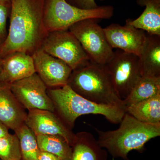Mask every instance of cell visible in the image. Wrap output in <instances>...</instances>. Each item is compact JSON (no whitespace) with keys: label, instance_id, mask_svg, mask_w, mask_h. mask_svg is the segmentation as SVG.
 Wrapping results in <instances>:
<instances>
[{"label":"cell","instance_id":"cell-1","mask_svg":"<svg viewBox=\"0 0 160 160\" xmlns=\"http://www.w3.org/2000/svg\"><path fill=\"white\" fill-rule=\"evenodd\" d=\"M118 129L103 131L93 127L98 134L97 142L115 158L128 160L132 150L142 152L150 140L160 136V123L148 124L125 113Z\"/></svg>","mask_w":160,"mask_h":160},{"label":"cell","instance_id":"cell-2","mask_svg":"<svg viewBox=\"0 0 160 160\" xmlns=\"http://www.w3.org/2000/svg\"><path fill=\"white\" fill-rule=\"evenodd\" d=\"M10 25L7 38L0 46V58L18 51H33L42 34L41 16L31 0H11Z\"/></svg>","mask_w":160,"mask_h":160},{"label":"cell","instance_id":"cell-3","mask_svg":"<svg viewBox=\"0 0 160 160\" xmlns=\"http://www.w3.org/2000/svg\"><path fill=\"white\" fill-rule=\"evenodd\" d=\"M47 93L54 105L55 113L71 129L77 119L82 115H101L110 122L119 124L126 113L122 108L91 102L78 94L68 85L47 89Z\"/></svg>","mask_w":160,"mask_h":160},{"label":"cell","instance_id":"cell-4","mask_svg":"<svg viewBox=\"0 0 160 160\" xmlns=\"http://www.w3.org/2000/svg\"><path fill=\"white\" fill-rule=\"evenodd\" d=\"M67 85L78 94L91 102L118 106L126 110L105 66L89 61L72 70Z\"/></svg>","mask_w":160,"mask_h":160},{"label":"cell","instance_id":"cell-5","mask_svg":"<svg viewBox=\"0 0 160 160\" xmlns=\"http://www.w3.org/2000/svg\"><path fill=\"white\" fill-rule=\"evenodd\" d=\"M113 13L114 9L111 6L85 9L72 6L66 0H50L43 26L49 32L68 30L72 26L82 20L109 19Z\"/></svg>","mask_w":160,"mask_h":160},{"label":"cell","instance_id":"cell-6","mask_svg":"<svg viewBox=\"0 0 160 160\" xmlns=\"http://www.w3.org/2000/svg\"><path fill=\"white\" fill-rule=\"evenodd\" d=\"M98 20H82L72 26L69 30L78 40L90 62L105 66L112 58L114 51Z\"/></svg>","mask_w":160,"mask_h":160},{"label":"cell","instance_id":"cell-7","mask_svg":"<svg viewBox=\"0 0 160 160\" xmlns=\"http://www.w3.org/2000/svg\"><path fill=\"white\" fill-rule=\"evenodd\" d=\"M105 66L118 95L125 99L142 77L139 57L117 49Z\"/></svg>","mask_w":160,"mask_h":160},{"label":"cell","instance_id":"cell-8","mask_svg":"<svg viewBox=\"0 0 160 160\" xmlns=\"http://www.w3.org/2000/svg\"><path fill=\"white\" fill-rule=\"evenodd\" d=\"M41 48L65 62L72 70L90 61L78 40L69 29L49 32Z\"/></svg>","mask_w":160,"mask_h":160},{"label":"cell","instance_id":"cell-9","mask_svg":"<svg viewBox=\"0 0 160 160\" xmlns=\"http://www.w3.org/2000/svg\"><path fill=\"white\" fill-rule=\"evenodd\" d=\"M14 96L25 109H39L54 112L53 103L47 93V86L36 72L10 85Z\"/></svg>","mask_w":160,"mask_h":160},{"label":"cell","instance_id":"cell-10","mask_svg":"<svg viewBox=\"0 0 160 160\" xmlns=\"http://www.w3.org/2000/svg\"><path fill=\"white\" fill-rule=\"evenodd\" d=\"M32 56L36 72L47 87L67 85L72 69L66 63L41 48L35 50Z\"/></svg>","mask_w":160,"mask_h":160},{"label":"cell","instance_id":"cell-11","mask_svg":"<svg viewBox=\"0 0 160 160\" xmlns=\"http://www.w3.org/2000/svg\"><path fill=\"white\" fill-rule=\"evenodd\" d=\"M25 124L36 136L39 134L61 136L65 138L71 147L76 140V134L54 112L42 109H29Z\"/></svg>","mask_w":160,"mask_h":160},{"label":"cell","instance_id":"cell-12","mask_svg":"<svg viewBox=\"0 0 160 160\" xmlns=\"http://www.w3.org/2000/svg\"><path fill=\"white\" fill-rule=\"evenodd\" d=\"M104 30L113 49L140 55L146 39V32L126 23L123 26L112 23L104 28Z\"/></svg>","mask_w":160,"mask_h":160},{"label":"cell","instance_id":"cell-13","mask_svg":"<svg viewBox=\"0 0 160 160\" xmlns=\"http://www.w3.org/2000/svg\"><path fill=\"white\" fill-rule=\"evenodd\" d=\"M35 72L32 56L24 52H15L2 58L0 83L10 85Z\"/></svg>","mask_w":160,"mask_h":160},{"label":"cell","instance_id":"cell-14","mask_svg":"<svg viewBox=\"0 0 160 160\" xmlns=\"http://www.w3.org/2000/svg\"><path fill=\"white\" fill-rule=\"evenodd\" d=\"M25 109L12 92L10 85L0 83V122L14 131L25 124Z\"/></svg>","mask_w":160,"mask_h":160},{"label":"cell","instance_id":"cell-15","mask_svg":"<svg viewBox=\"0 0 160 160\" xmlns=\"http://www.w3.org/2000/svg\"><path fill=\"white\" fill-rule=\"evenodd\" d=\"M138 57L142 76L160 77V36L146 32Z\"/></svg>","mask_w":160,"mask_h":160},{"label":"cell","instance_id":"cell-16","mask_svg":"<svg viewBox=\"0 0 160 160\" xmlns=\"http://www.w3.org/2000/svg\"><path fill=\"white\" fill-rule=\"evenodd\" d=\"M76 135L70 160H108L107 151L100 147L92 133L82 132Z\"/></svg>","mask_w":160,"mask_h":160},{"label":"cell","instance_id":"cell-17","mask_svg":"<svg viewBox=\"0 0 160 160\" xmlns=\"http://www.w3.org/2000/svg\"><path fill=\"white\" fill-rule=\"evenodd\" d=\"M138 5L145 9L135 19H128L126 23L147 33L160 36V0H137Z\"/></svg>","mask_w":160,"mask_h":160},{"label":"cell","instance_id":"cell-18","mask_svg":"<svg viewBox=\"0 0 160 160\" xmlns=\"http://www.w3.org/2000/svg\"><path fill=\"white\" fill-rule=\"evenodd\" d=\"M160 94V77L142 76L123 100L126 108Z\"/></svg>","mask_w":160,"mask_h":160},{"label":"cell","instance_id":"cell-19","mask_svg":"<svg viewBox=\"0 0 160 160\" xmlns=\"http://www.w3.org/2000/svg\"><path fill=\"white\" fill-rule=\"evenodd\" d=\"M126 112L142 122L160 123V94L126 107Z\"/></svg>","mask_w":160,"mask_h":160},{"label":"cell","instance_id":"cell-20","mask_svg":"<svg viewBox=\"0 0 160 160\" xmlns=\"http://www.w3.org/2000/svg\"><path fill=\"white\" fill-rule=\"evenodd\" d=\"M40 150L50 152L61 160H70L72 149L65 138L57 135L36 136Z\"/></svg>","mask_w":160,"mask_h":160},{"label":"cell","instance_id":"cell-21","mask_svg":"<svg viewBox=\"0 0 160 160\" xmlns=\"http://www.w3.org/2000/svg\"><path fill=\"white\" fill-rule=\"evenodd\" d=\"M14 131L19 141L21 160H38L40 150L34 132L25 124Z\"/></svg>","mask_w":160,"mask_h":160},{"label":"cell","instance_id":"cell-22","mask_svg":"<svg viewBox=\"0 0 160 160\" xmlns=\"http://www.w3.org/2000/svg\"><path fill=\"white\" fill-rule=\"evenodd\" d=\"M0 159L21 160L19 141L15 134L0 138Z\"/></svg>","mask_w":160,"mask_h":160},{"label":"cell","instance_id":"cell-23","mask_svg":"<svg viewBox=\"0 0 160 160\" xmlns=\"http://www.w3.org/2000/svg\"><path fill=\"white\" fill-rule=\"evenodd\" d=\"M7 15V8L4 2H0V46L5 42L8 34L6 30Z\"/></svg>","mask_w":160,"mask_h":160},{"label":"cell","instance_id":"cell-24","mask_svg":"<svg viewBox=\"0 0 160 160\" xmlns=\"http://www.w3.org/2000/svg\"><path fill=\"white\" fill-rule=\"evenodd\" d=\"M72 6L85 9H95L98 7L95 0H72Z\"/></svg>","mask_w":160,"mask_h":160},{"label":"cell","instance_id":"cell-25","mask_svg":"<svg viewBox=\"0 0 160 160\" xmlns=\"http://www.w3.org/2000/svg\"><path fill=\"white\" fill-rule=\"evenodd\" d=\"M38 160H61L55 155L46 151L40 150Z\"/></svg>","mask_w":160,"mask_h":160},{"label":"cell","instance_id":"cell-26","mask_svg":"<svg viewBox=\"0 0 160 160\" xmlns=\"http://www.w3.org/2000/svg\"><path fill=\"white\" fill-rule=\"evenodd\" d=\"M9 129L0 122V138L6 136L9 134Z\"/></svg>","mask_w":160,"mask_h":160},{"label":"cell","instance_id":"cell-27","mask_svg":"<svg viewBox=\"0 0 160 160\" xmlns=\"http://www.w3.org/2000/svg\"><path fill=\"white\" fill-rule=\"evenodd\" d=\"M2 59L0 58V72H1V67H2Z\"/></svg>","mask_w":160,"mask_h":160},{"label":"cell","instance_id":"cell-28","mask_svg":"<svg viewBox=\"0 0 160 160\" xmlns=\"http://www.w3.org/2000/svg\"><path fill=\"white\" fill-rule=\"evenodd\" d=\"M6 0H0V2H4L5 1H6Z\"/></svg>","mask_w":160,"mask_h":160},{"label":"cell","instance_id":"cell-29","mask_svg":"<svg viewBox=\"0 0 160 160\" xmlns=\"http://www.w3.org/2000/svg\"><path fill=\"white\" fill-rule=\"evenodd\" d=\"M100 1H104V0H100Z\"/></svg>","mask_w":160,"mask_h":160},{"label":"cell","instance_id":"cell-30","mask_svg":"<svg viewBox=\"0 0 160 160\" xmlns=\"http://www.w3.org/2000/svg\"></svg>","mask_w":160,"mask_h":160}]
</instances>
